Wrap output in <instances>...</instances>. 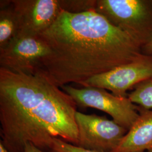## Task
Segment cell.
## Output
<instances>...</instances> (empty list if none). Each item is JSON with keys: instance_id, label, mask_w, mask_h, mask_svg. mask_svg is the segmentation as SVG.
<instances>
[{"instance_id": "1", "label": "cell", "mask_w": 152, "mask_h": 152, "mask_svg": "<svg viewBox=\"0 0 152 152\" xmlns=\"http://www.w3.org/2000/svg\"><path fill=\"white\" fill-rule=\"evenodd\" d=\"M38 37L48 50L42 70L59 87L81 85L142 54L136 39L95 9L78 14L62 10Z\"/></svg>"}, {"instance_id": "2", "label": "cell", "mask_w": 152, "mask_h": 152, "mask_svg": "<svg viewBox=\"0 0 152 152\" xmlns=\"http://www.w3.org/2000/svg\"><path fill=\"white\" fill-rule=\"evenodd\" d=\"M77 105L42 70L26 74L0 68L1 141L10 152L31 142L51 149L59 138L78 144Z\"/></svg>"}, {"instance_id": "3", "label": "cell", "mask_w": 152, "mask_h": 152, "mask_svg": "<svg viewBox=\"0 0 152 152\" xmlns=\"http://www.w3.org/2000/svg\"><path fill=\"white\" fill-rule=\"evenodd\" d=\"M95 10L130 34L142 47L152 35V3L142 0H98Z\"/></svg>"}, {"instance_id": "4", "label": "cell", "mask_w": 152, "mask_h": 152, "mask_svg": "<svg viewBox=\"0 0 152 152\" xmlns=\"http://www.w3.org/2000/svg\"><path fill=\"white\" fill-rule=\"evenodd\" d=\"M61 88L73 99L77 106L105 112L128 131L139 117L137 107L128 97L117 96L99 87L77 88L66 85Z\"/></svg>"}, {"instance_id": "5", "label": "cell", "mask_w": 152, "mask_h": 152, "mask_svg": "<svg viewBox=\"0 0 152 152\" xmlns=\"http://www.w3.org/2000/svg\"><path fill=\"white\" fill-rule=\"evenodd\" d=\"M77 147L98 152H114L128 130L113 120L95 114L77 112Z\"/></svg>"}, {"instance_id": "6", "label": "cell", "mask_w": 152, "mask_h": 152, "mask_svg": "<svg viewBox=\"0 0 152 152\" xmlns=\"http://www.w3.org/2000/svg\"><path fill=\"white\" fill-rule=\"evenodd\" d=\"M152 78V55L141 54L129 63L94 76L80 85L108 90L117 96L126 97V92L141 82Z\"/></svg>"}, {"instance_id": "7", "label": "cell", "mask_w": 152, "mask_h": 152, "mask_svg": "<svg viewBox=\"0 0 152 152\" xmlns=\"http://www.w3.org/2000/svg\"><path fill=\"white\" fill-rule=\"evenodd\" d=\"M48 52L46 45L38 36L18 35L0 48V68L33 74L42 70Z\"/></svg>"}, {"instance_id": "8", "label": "cell", "mask_w": 152, "mask_h": 152, "mask_svg": "<svg viewBox=\"0 0 152 152\" xmlns=\"http://www.w3.org/2000/svg\"><path fill=\"white\" fill-rule=\"evenodd\" d=\"M18 23V35L38 37L56 20L62 9L59 0H12Z\"/></svg>"}, {"instance_id": "9", "label": "cell", "mask_w": 152, "mask_h": 152, "mask_svg": "<svg viewBox=\"0 0 152 152\" xmlns=\"http://www.w3.org/2000/svg\"><path fill=\"white\" fill-rule=\"evenodd\" d=\"M139 117L114 152H144L152 148V110L138 107Z\"/></svg>"}, {"instance_id": "10", "label": "cell", "mask_w": 152, "mask_h": 152, "mask_svg": "<svg viewBox=\"0 0 152 152\" xmlns=\"http://www.w3.org/2000/svg\"><path fill=\"white\" fill-rule=\"evenodd\" d=\"M0 48L18 34L19 27L11 1H1Z\"/></svg>"}, {"instance_id": "11", "label": "cell", "mask_w": 152, "mask_h": 152, "mask_svg": "<svg viewBox=\"0 0 152 152\" xmlns=\"http://www.w3.org/2000/svg\"><path fill=\"white\" fill-rule=\"evenodd\" d=\"M133 91L128 95V98L134 104L141 108L152 109V78L137 84Z\"/></svg>"}, {"instance_id": "12", "label": "cell", "mask_w": 152, "mask_h": 152, "mask_svg": "<svg viewBox=\"0 0 152 152\" xmlns=\"http://www.w3.org/2000/svg\"><path fill=\"white\" fill-rule=\"evenodd\" d=\"M62 10L78 14L95 9L96 1H64L59 0Z\"/></svg>"}, {"instance_id": "13", "label": "cell", "mask_w": 152, "mask_h": 152, "mask_svg": "<svg viewBox=\"0 0 152 152\" xmlns=\"http://www.w3.org/2000/svg\"><path fill=\"white\" fill-rule=\"evenodd\" d=\"M50 151L52 152H98L82 149L59 138L53 139Z\"/></svg>"}, {"instance_id": "14", "label": "cell", "mask_w": 152, "mask_h": 152, "mask_svg": "<svg viewBox=\"0 0 152 152\" xmlns=\"http://www.w3.org/2000/svg\"><path fill=\"white\" fill-rule=\"evenodd\" d=\"M142 53L144 54L152 55V35L149 41L142 47Z\"/></svg>"}, {"instance_id": "15", "label": "cell", "mask_w": 152, "mask_h": 152, "mask_svg": "<svg viewBox=\"0 0 152 152\" xmlns=\"http://www.w3.org/2000/svg\"><path fill=\"white\" fill-rule=\"evenodd\" d=\"M24 152H45V151L39 149L31 142H27L24 148Z\"/></svg>"}, {"instance_id": "16", "label": "cell", "mask_w": 152, "mask_h": 152, "mask_svg": "<svg viewBox=\"0 0 152 152\" xmlns=\"http://www.w3.org/2000/svg\"><path fill=\"white\" fill-rule=\"evenodd\" d=\"M0 152H10L6 148L1 141H0Z\"/></svg>"}, {"instance_id": "17", "label": "cell", "mask_w": 152, "mask_h": 152, "mask_svg": "<svg viewBox=\"0 0 152 152\" xmlns=\"http://www.w3.org/2000/svg\"><path fill=\"white\" fill-rule=\"evenodd\" d=\"M147 152H152V148L151 149H150V150L148 151Z\"/></svg>"}]
</instances>
